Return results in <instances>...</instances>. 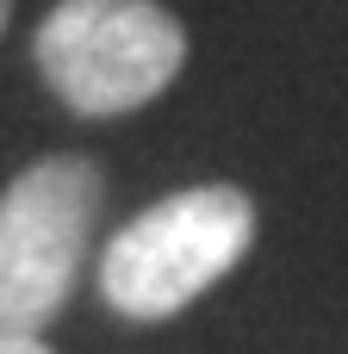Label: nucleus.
<instances>
[{
  "label": "nucleus",
  "instance_id": "f257e3e1",
  "mask_svg": "<svg viewBox=\"0 0 348 354\" xmlns=\"http://www.w3.org/2000/svg\"><path fill=\"white\" fill-rule=\"evenodd\" d=\"M255 199L230 180L187 187L137 212L100 255V299L118 317L162 324L205 299L249 249H255Z\"/></svg>",
  "mask_w": 348,
  "mask_h": 354
},
{
  "label": "nucleus",
  "instance_id": "f03ea898",
  "mask_svg": "<svg viewBox=\"0 0 348 354\" xmlns=\"http://www.w3.org/2000/svg\"><path fill=\"white\" fill-rule=\"evenodd\" d=\"M44 87L81 118H125L187 68V25L162 0H56L31 37Z\"/></svg>",
  "mask_w": 348,
  "mask_h": 354
},
{
  "label": "nucleus",
  "instance_id": "39448f33",
  "mask_svg": "<svg viewBox=\"0 0 348 354\" xmlns=\"http://www.w3.org/2000/svg\"><path fill=\"white\" fill-rule=\"evenodd\" d=\"M6 19H12V0H0V37H6Z\"/></svg>",
  "mask_w": 348,
  "mask_h": 354
},
{
  "label": "nucleus",
  "instance_id": "20e7f679",
  "mask_svg": "<svg viewBox=\"0 0 348 354\" xmlns=\"http://www.w3.org/2000/svg\"><path fill=\"white\" fill-rule=\"evenodd\" d=\"M0 354H50L37 336H12V330H0Z\"/></svg>",
  "mask_w": 348,
  "mask_h": 354
},
{
  "label": "nucleus",
  "instance_id": "7ed1b4c3",
  "mask_svg": "<svg viewBox=\"0 0 348 354\" xmlns=\"http://www.w3.org/2000/svg\"><path fill=\"white\" fill-rule=\"evenodd\" d=\"M106 174L87 156H44L0 193V330L44 336L93 249Z\"/></svg>",
  "mask_w": 348,
  "mask_h": 354
}]
</instances>
